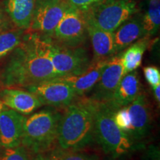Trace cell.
Instances as JSON below:
<instances>
[{
	"instance_id": "e0dca14e",
	"label": "cell",
	"mask_w": 160,
	"mask_h": 160,
	"mask_svg": "<svg viewBox=\"0 0 160 160\" xmlns=\"http://www.w3.org/2000/svg\"><path fill=\"white\" fill-rule=\"evenodd\" d=\"M142 37V17L132 16L113 32L116 53L123 51Z\"/></svg>"
},
{
	"instance_id": "52a82bcc",
	"label": "cell",
	"mask_w": 160,
	"mask_h": 160,
	"mask_svg": "<svg viewBox=\"0 0 160 160\" xmlns=\"http://www.w3.org/2000/svg\"><path fill=\"white\" fill-rule=\"evenodd\" d=\"M50 37L62 45L68 47L85 45L88 37L83 12L68 3L62 17Z\"/></svg>"
},
{
	"instance_id": "9a60e30c",
	"label": "cell",
	"mask_w": 160,
	"mask_h": 160,
	"mask_svg": "<svg viewBox=\"0 0 160 160\" xmlns=\"http://www.w3.org/2000/svg\"><path fill=\"white\" fill-rule=\"evenodd\" d=\"M108 59L92 60L91 65L85 71L76 76L59 77L62 81L69 85L77 97H82L93 89L101 77Z\"/></svg>"
},
{
	"instance_id": "484cf974",
	"label": "cell",
	"mask_w": 160,
	"mask_h": 160,
	"mask_svg": "<svg viewBox=\"0 0 160 160\" xmlns=\"http://www.w3.org/2000/svg\"><path fill=\"white\" fill-rule=\"evenodd\" d=\"M99 1L100 0H67L70 5L82 12L89 10Z\"/></svg>"
},
{
	"instance_id": "cb8c5ba5",
	"label": "cell",
	"mask_w": 160,
	"mask_h": 160,
	"mask_svg": "<svg viewBox=\"0 0 160 160\" xmlns=\"http://www.w3.org/2000/svg\"><path fill=\"white\" fill-rule=\"evenodd\" d=\"M113 119L118 127L122 131L127 133L130 125V118L127 107H123L117 110L113 114Z\"/></svg>"
},
{
	"instance_id": "8992f818",
	"label": "cell",
	"mask_w": 160,
	"mask_h": 160,
	"mask_svg": "<svg viewBox=\"0 0 160 160\" xmlns=\"http://www.w3.org/2000/svg\"><path fill=\"white\" fill-rule=\"evenodd\" d=\"M50 57L58 78L79 75L92 62L85 45L68 47L59 45L52 39L50 45Z\"/></svg>"
},
{
	"instance_id": "f1b7e54d",
	"label": "cell",
	"mask_w": 160,
	"mask_h": 160,
	"mask_svg": "<svg viewBox=\"0 0 160 160\" xmlns=\"http://www.w3.org/2000/svg\"><path fill=\"white\" fill-rule=\"evenodd\" d=\"M152 88H153V94H154L156 101H157V102L159 105V103H160V84L154 86V87H153Z\"/></svg>"
},
{
	"instance_id": "7402d4cb",
	"label": "cell",
	"mask_w": 160,
	"mask_h": 160,
	"mask_svg": "<svg viewBox=\"0 0 160 160\" xmlns=\"http://www.w3.org/2000/svg\"><path fill=\"white\" fill-rule=\"evenodd\" d=\"M34 153L25 145H20L17 147L5 148L0 156V160H33Z\"/></svg>"
},
{
	"instance_id": "f546056e",
	"label": "cell",
	"mask_w": 160,
	"mask_h": 160,
	"mask_svg": "<svg viewBox=\"0 0 160 160\" xmlns=\"http://www.w3.org/2000/svg\"><path fill=\"white\" fill-rule=\"evenodd\" d=\"M33 160H55L51 155L48 156H44L42 153H38L37 157L35 158Z\"/></svg>"
},
{
	"instance_id": "2e32d148",
	"label": "cell",
	"mask_w": 160,
	"mask_h": 160,
	"mask_svg": "<svg viewBox=\"0 0 160 160\" xmlns=\"http://www.w3.org/2000/svg\"><path fill=\"white\" fill-rule=\"evenodd\" d=\"M142 93L139 75L133 71L126 73L122 77L113 93L107 103L114 111L128 105Z\"/></svg>"
},
{
	"instance_id": "8fae6325",
	"label": "cell",
	"mask_w": 160,
	"mask_h": 160,
	"mask_svg": "<svg viewBox=\"0 0 160 160\" xmlns=\"http://www.w3.org/2000/svg\"><path fill=\"white\" fill-rule=\"evenodd\" d=\"M126 107L130 118V125L126 133L133 141H139L147 137L151 128V108L147 96L142 92Z\"/></svg>"
},
{
	"instance_id": "44dd1931",
	"label": "cell",
	"mask_w": 160,
	"mask_h": 160,
	"mask_svg": "<svg viewBox=\"0 0 160 160\" xmlns=\"http://www.w3.org/2000/svg\"><path fill=\"white\" fill-rule=\"evenodd\" d=\"M24 30L17 28L0 31V59L11 53L21 43Z\"/></svg>"
},
{
	"instance_id": "d4e9b609",
	"label": "cell",
	"mask_w": 160,
	"mask_h": 160,
	"mask_svg": "<svg viewBox=\"0 0 160 160\" xmlns=\"http://www.w3.org/2000/svg\"><path fill=\"white\" fill-rule=\"evenodd\" d=\"M146 81L152 88L160 84V71L156 66H148L143 68Z\"/></svg>"
},
{
	"instance_id": "4fadbf2b",
	"label": "cell",
	"mask_w": 160,
	"mask_h": 160,
	"mask_svg": "<svg viewBox=\"0 0 160 160\" xmlns=\"http://www.w3.org/2000/svg\"><path fill=\"white\" fill-rule=\"evenodd\" d=\"M83 13L85 16L88 37L91 39L93 51V60L107 59L115 55L113 32L102 29L87 13Z\"/></svg>"
},
{
	"instance_id": "83f0119b",
	"label": "cell",
	"mask_w": 160,
	"mask_h": 160,
	"mask_svg": "<svg viewBox=\"0 0 160 160\" xmlns=\"http://www.w3.org/2000/svg\"><path fill=\"white\" fill-rule=\"evenodd\" d=\"M5 12L2 8L0 6V31L9 28V24Z\"/></svg>"
},
{
	"instance_id": "ba28073f",
	"label": "cell",
	"mask_w": 160,
	"mask_h": 160,
	"mask_svg": "<svg viewBox=\"0 0 160 160\" xmlns=\"http://www.w3.org/2000/svg\"><path fill=\"white\" fill-rule=\"evenodd\" d=\"M67 0H36L29 30L51 37L62 17Z\"/></svg>"
},
{
	"instance_id": "6da1fadb",
	"label": "cell",
	"mask_w": 160,
	"mask_h": 160,
	"mask_svg": "<svg viewBox=\"0 0 160 160\" xmlns=\"http://www.w3.org/2000/svg\"><path fill=\"white\" fill-rule=\"evenodd\" d=\"M51 40L36 32L24 34L0 74L2 85L28 88L58 78L50 57Z\"/></svg>"
},
{
	"instance_id": "30bf717a",
	"label": "cell",
	"mask_w": 160,
	"mask_h": 160,
	"mask_svg": "<svg viewBox=\"0 0 160 160\" xmlns=\"http://www.w3.org/2000/svg\"><path fill=\"white\" fill-rule=\"evenodd\" d=\"M26 88L34 93L43 105L52 108H65L78 97L71 86L57 78Z\"/></svg>"
},
{
	"instance_id": "3957f363",
	"label": "cell",
	"mask_w": 160,
	"mask_h": 160,
	"mask_svg": "<svg viewBox=\"0 0 160 160\" xmlns=\"http://www.w3.org/2000/svg\"><path fill=\"white\" fill-rule=\"evenodd\" d=\"M62 113L54 108H46L25 118L22 145L34 154L50 151L57 143Z\"/></svg>"
},
{
	"instance_id": "277c9868",
	"label": "cell",
	"mask_w": 160,
	"mask_h": 160,
	"mask_svg": "<svg viewBox=\"0 0 160 160\" xmlns=\"http://www.w3.org/2000/svg\"><path fill=\"white\" fill-rule=\"evenodd\" d=\"M115 111L107 103L95 102L96 142L106 154L119 158L135 150L136 142L116 125Z\"/></svg>"
},
{
	"instance_id": "4dcf8cb0",
	"label": "cell",
	"mask_w": 160,
	"mask_h": 160,
	"mask_svg": "<svg viewBox=\"0 0 160 160\" xmlns=\"http://www.w3.org/2000/svg\"><path fill=\"white\" fill-rule=\"evenodd\" d=\"M5 106L4 105V104H3L2 102V100L0 99V113H1V111H2L3 108H5Z\"/></svg>"
},
{
	"instance_id": "7a4b0ae2",
	"label": "cell",
	"mask_w": 160,
	"mask_h": 160,
	"mask_svg": "<svg viewBox=\"0 0 160 160\" xmlns=\"http://www.w3.org/2000/svg\"><path fill=\"white\" fill-rule=\"evenodd\" d=\"M62 113L57 145L64 151H80L96 142L95 102L78 97Z\"/></svg>"
},
{
	"instance_id": "5bb4252c",
	"label": "cell",
	"mask_w": 160,
	"mask_h": 160,
	"mask_svg": "<svg viewBox=\"0 0 160 160\" xmlns=\"http://www.w3.org/2000/svg\"><path fill=\"white\" fill-rule=\"evenodd\" d=\"M0 99L6 107L25 115L33 113L43 105L34 93L17 87H7L2 90Z\"/></svg>"
},
{
	"instance_id": "5b68a950",
	"label": "cell",
	"mask_w": 160,
	"mask_h": 160,
	"mask_svg": "<svg viewBox=\"0 0 160 160\" xmlns=\"http://www.w3.org/2000/svg\"><path fill=\"white\" fill-rule=\"evenodd\" d=\"M137 11L133 0H100L85 12L102 29L114 32Z\"/></svg>"
},
{
	"instance_id": "ffe728a7",
	"label": "cell",
	"mask_w": 160,
	"mask_h": 160,
	"mask_svg": "<svg viewBox=\"0 0 160 160\" xmlns=\"http://www.w3.org/2000/svg\"><path fill=\"white\" fill-rule=\"evenodd\" d=\"M143 37L157 34L160 25V0H148L145 15L142 17Z\"/></svg>"
},
{
	"instance_id": "ac0fdd59",
	"label": "cell",
	"mask_w": 160,
	"mask_h": 160,
	"mask_svg": "<svg viewBox=\"0 0 160 160\" xmlns=\"http://www.w3.org/2000/svg\"><path fill=\"white\" fill-rule=\"evenodd\" d=\"M36 0H5V11L16 27L29 30Z\"/></svg>"
},
{
	"instance_id": "9c48e42d",
	"label": "cell",
	"mask_w": 160,
	"mask_h": 160,
	"mask_svg": "<svg viewBox=\"0 0 160 160\" xmlns=\"http://www.w3.org/2000/svg\"><path fill=\"white\" fill-rule=\"evenodd\" d=\"M125 75L122 53L112 56L108 59L90 99L98 103H108Z\"/></svg>"
},
{
	"instance_id": "1f68e13d",
	"label": "cell",
	"mask_w": 160,
	"mask_h": 160,
	"mask_svg": "<svg viewBox=\"0 0 160 160\" xmlns=\"http://www.w3.org/2000/svg\"><path fill=\"white\" fill-rule=\"evenodd\" d=\"M108 160H120V159H118V158H114V157H111L108 159Z\"/></svg>"
},
{
	"instance_id": "7c38bea8",
	"label": "cell",
	"mask_w": 160,
	"mask_h": 160,
	"mask_svg": "<svg viewBox=\"0 0 160 160\" xmlns=\"http://www.w3.org/2000/svg\"><path fill=\"white\" fill-rule=\"evenodd\" d=\"M25 117L11 108H4L0 113V145L8 148L22 145Z\"/></svg>"
},
{
	"instance_id": "4316f807",
	"label": "cell",
	"mask_w": 160,
	"mask_h": 160,
	"mask_svg": "<svg viewBox=\"0 0 160 160\" xmlns=\"http://www.w3.org/2000/svg\"><path fill=\"white\" fill-rule=\"evenodd\" d=\"M145 160H159V150L157 146L151 145L145 153Z\"/></svg>"
},
{
	"instance_id": "603a6c76",
	"label": "cell",
	"mask_w": 160,
	"mask_h": 160,
	"mask_svg": "<svg viewBox=\"0 0 160 160\" xmlns=\"http://www.w3.org/2000/svg\"><path fill=\"white\" fill-rule=\"evenodd\" d=\"M51 156L55 160H96L92 156L80 151H64L59 148L53 151Z\"/></svg>"
},
{
	"instance_id": "d6986e66",
	"label": "cell",
	"mask_w": 160,
	"mask_h": 160,
	"mask_svg": "<svg viewBox=\"0 0 160 160\" xmlns=\"http://www.w3.org/2000/svg\"><path fill=\"white\" fill-rule=\"evenodd\" d=\"M148 44L149 37H143L128 46L126 51L122 53L125 74L135 71L141 65L144 53Z\"/></svg>"
}]
</instances>
